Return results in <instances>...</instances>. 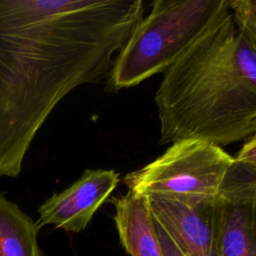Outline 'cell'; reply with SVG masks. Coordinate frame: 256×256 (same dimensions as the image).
Listing matches in <instances>:
<instances>
[{"label": "cell", "instance_id": "obj_7", "mask_svg": "<svg viewBox=\"0 0 256 256\" xmlns=\"http://www.w3.org/2000/svg\"><path fill=\"white\" fill-rule=\"evenodd\" d=\"M153 219L184 256H216L214 200L188 203L147 196Z\"/></svg>", "mask_w": 256, "mask_h": 256}, {"label": "cell", "instance_id": "obj_11", "mask_svg": "<svg viewBox=\"0 0 256 256\" xmlns=\"http://www.w3.org/2000/svg\"><path fill=\"white\" fill-rule=\"evenodd\" d=\"M235 161L256 168V136L253 135L249 137L243 144L237 155L234 157Z\"/></svg>", "mask_w": 256, "mask_h": 256}, {"label": "cell", "instance_id": "obj_6", "mask_svg": "<svg viewBox=\"0 0 256 256\" xmlns=\"http://www.w3.org/2000/svg\"><path fill=\"white\" fill-rule=\"evenodd\" d=\"M120 181L112 169H86L65 190L54 193L38 208L39 227L54 225L67 232L84 230Z\"/></svg>", "mask_w": 256, "mask_h": 256}, {"label": "cell", "instance_id": "obj_2", "mask_svg": "<svg viewBox=\"0 0 256 256\" xmlns=\"http://www.w3.org/2000/svg\"><path fill=\"white\" fill-rule=\"evenodd\" d=\"M154 101L160 143L226 146L256 132V45L229 13L165 71Z\"/></svg>", "mask_w": 256, "mask_h": 256}, {"label": "cell", "instance_id": "obj_4", "mask_svg": "<svg viewBox=\"0 0 256 256\" xmlns=\"http://www.w3.org/2000/svg\"><path fill=\"white\" fill-rule=\"evenodd\" d=\"M235 159L213 143L182 139L154 161L127 174L128 191L188 203L212 201Z\"/></svg>", "mask_w": 256, "mask_h": 256}, {"label": "cell", "instance_id": "obj_10", "mask_svg": "<svg viewBox=\"0 0 256 256\" xmlns=\"http://www.w3.org/2000/svg\"><path fill=\"white\" fill-rule=\"evenodd\" d=\"M229 8L237 30L256 45V0H229Z\"/></svg>", "mask_w": 256, "mask_h": 256}, {"label": "cell", "instance_id": "obj_3", "mask_svg": "<svg viewBox=\"0 0 256 256\" xmlns=\"http://www.w3.org/2000/svg\"><path fill=\"white\" fill-rule=\"evenodd\" d=\"M230 13L229 0H155L107 75V88L133 87L164 72Z\"/></svg>", "mask_w": 256, "mask_h": 256}, {"label": "cell", "instance_id": "obj_1", "mask_svg": "<svg viewBox=\"0 0 256 256\" xmlns=\"http://www.w3.org/2000/svg\"><path fill=\"white\" fill-rule=\"evenodd\" d=\"M144 10L142 0H0V176L20 174L69 92L107 77Z\"/></svg>", "mask_w": 256, "mask_h": 256}, {"label": "cell", "instance_id": "obj_8", "mask_svg": "<svg viewBox=\"0 0 256 256\" xmlns=\"http://www.w3.org/2000/svg\"><path fill=\"white\" fill-rule=\"evenodd\" d=\"M121 245L130 256H165L159 241L148 197L130 191L110 199Z\"/></svg>", "mask_w": 256, "mask_h": 256}, {"label": "cell", "instance_id": "obj_9", "mask_svg": "<svg viewBox=\"0 0 256 256\" xmlns=\"http://www.w3.org/2000/svg\"><path fill=\"white\" fill-rule=\"evenodd\" d=\"M39 225L0 192V256H43Z\"/></svg>", "mask_w": 256, "mask_h": 256}, {"label": "cell", "instance_id": "obj_5", "mask_svg": "<svg viewBox=\"0 0 256 256\" xmlns=\"http://www.w3.org/2000/svg\"><path fill=\"white\" fill-rule=\"evenodd\" d=\"M216 256H256V168L234 162L214 199Z\"/></svg>", "mask_w": 256, "mask_h": 256}, {"label": "cell", "instance_id": "obj_12", "mask_svg": "<svg viewBox=\"0 0 256 256\" xmlns=\"http://www.w3.org/2000/svg\"><path fill=\"white\" fill-rule=\"evenodd\" d=\"M155 222V221H154ZM156 226V230H157V234L159 237V241L160 244L162 246L163 252L165 256H184L179 249L175 246V244L170 240V238L167 236V234L163 231V229L155 223Z\"/></svg>", "mask_w": 256, "mask_h": 256}]
</instances>
